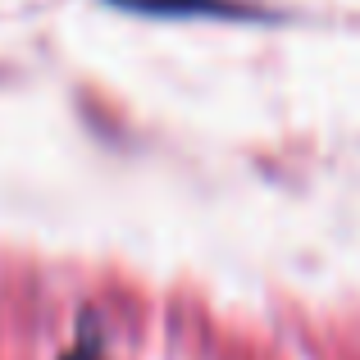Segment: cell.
I'll return each instance as SVG.
<instances>
[{
  "mask_svg": "<svg viewBox=\"0 0 360 360\" xmlns=\"http://www.w3.org/2000/svg\"><path fill=\"white\" fill-rule=\"evenodd\" d=\"M132 9H178V14H192V9H219V0H119Z\"/></svg>",
  "mask_w": 360,
  "mask_h": 360,
  "instance_id": "obj_1",
  "label": "cell"
},
{
  "mask_svg": "<svg viewBox=\"0 0 360 360\" xmlns=\"http://www.w3.org/2000/svg\"><path fill=\"white\" fill-rule=\"evenodd\" d=\"M64 360H96V356H91V352H69Z\"/></svg>",
  "mask_w": 360,
  "mask_h": 360,
  "instance_id": "obj_2",
  "label": "cell"
}]
</instances>
